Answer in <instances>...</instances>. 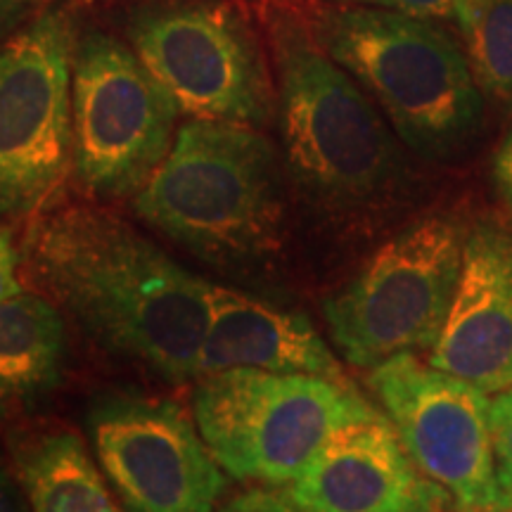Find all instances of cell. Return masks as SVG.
Segmentation results:
<instances>
[{"mask_svg": "<svg viewBox=\"0 0 512 512\" xmlns=\"http://www.w3.org/2000/svg\"><path fill=\"white\" fill-rule=\"evenodd\" d=\"M22 261L36 287L98 342L169 380L197 377L209 283L100 209L38 216Z\"/></svg>", "mask_w": 512, "mask_h": 512, "instance_id": "1", "label": "cell"}, {"mask_svg": "<svg viewBox=\"0 0 512 512\" xmlns=\"http://www.w3.org/2000/svg\"><path fill=\"white\" fill-rule=\"evenodd\" d=\"M133 202L152 228L219 266L256 264L283 233L275 147L233 121H185Z\"/></svg>", "mask_w": 512, "mask_h": 512, "instance_id": "2", "label": "cell"}, {"mask_svg": "<svg viewBox=\"0 0 512 512\" xmlns=\"http://www.w3.org/2000/svg\"><path fill=\"white\" fill-rule=\"evenodd\" d=\"M316 38L418 155L451 157L479 131L484 102L465 50L432 19L337 8L318 17Z\"/></svg>", "mask_w": 512, "mask_h": 512, "instance_id": "3", "label": "cell"}, {"mask_svg": "<svg viewBox=\"0 0 512 512\" xmlns=\"http://www.w3.org/2000/svg\"><path fill=\"white\" fill-rule=\"evenodd\" d=\"M273 50L280 136L299 185L335 204L387 190L401 174L399 145L354 76L290 17H275Z\"/></svg>", "mask_w": 512, "mask_h": 512, "instance_id": "4", "label": "cell"}, {"mask_svg": "<svg viewBox=\"0 0 512 512\" xmlns=\"http://www.w3.org/2000/svg\"><path fill=\"white\" fill-rule=\"evenodd\" d=\"M377 408L351 384L304 373L235 368L204 375L192 415L228 477L264 486L290 484L332 434Z\"/></svg>", "mask_w": 512, "mask_h": 512, "instance_id": "5", "label": "cell"}, {"mask_svg": "<svg viewBox=\"0 0 512 512\" xmlns=\"http://www.w3.org/2000/svg\"><path fill=\"white\" fill-rule=\"evenodd\" d=\"M465 238L458 221L432 216L384 242L325 302L339 354L354 366L375 368L399 354L432 351L456 297Z\"/></svg>", "mask_w": 512, "mask_h": 512, "instance_id": "6", "label": "cell"}, {"mask_svg": "<svg viewBox=\"0 0 512 512\" xmlns=\"http://www.w3.org/2000/svg\"><path fill=\"white\" fill-rule=\"evenodd\" d=\"M128 43L190 119L266 126L275 93L266 57L223 0H157L131 15Z\"/></svg>", "mask_w": 512, "mask_h": 512, "instance_id": "7", "label": "cell"}, {"mask_svg": "<svg viewBox=\"0 0 512 512\" xmlns=\"http://www.w3.org/2000/svg\"><path fill=\"white\" fill-rule=\"evenodd\" d=\"M74 19L48 8L0 46V216L41 211L74 162Z\"/></svg>", "mask_w": 512, "mask_h": 512, "instance_id": "8", "label": "cell"}, {"mask_svg": "<svg viewBox=\"0 0 512 512\" xmlns=\"http://www.w3.org/2000/svg\"><path fill=\"white\" fill-rule=\"evenodd\" d=\"M72 110L76 176L107 200L145 188L174 145L181 112L136 50L100 31L76 43Z\"/></svg>", "mask_w": 512, "mask_h": 512, "instance_id": "9", "label": "cell"}, {"mask_svg": "<svg viewBox=\"0 0 512 512\" xmlns=\"http://www.w3.org/2000/svg\"><path fill=\"white\" fill-rule=\"evenodd\" d=\"M370 387L418 470L463 512L498 510L512 496L498 482L491 401L484 389L399 354L370 368Z\"/></svg>", "mask_w": 512, "mask_h": 512, "instance_id": "10", "label": "cell"}, {"mask_svg": "<svg viewBox=\"0 0 512 512\" xmlns=\"http://www.w3.org/2000/svg\"><path fill=\"white\" fill-rule=\"evenodd\" d=\"M88 430L102 472L131 512H216L226 472L195 415L176 401L107 396L91 408Z\"/></svg>", "mask_w": 512, "mask_h": 512, "instance_id": "11", "label": "cell"}, {"mask_svg": "<svg viewBox=\"0 0 512 512\" xmlns=\"http://www.w3.org/2000/svg\"><path fill=\"white\" fill-rule=\"evenodd\" d=\"M294 512H448L451 496L425 477L384 413L358 418L280 486Z\"/></svg>", "mask_w": 512, "mask_h": 512, "instance_id": "12", "label": "cell"}, {"mask_svg": "<svg viewBox=\"0 0 512 512\" xmlns=\"http://www.w3.org/2000/svg\"><path fill=\"white\" fill-rule=\"evenodd\" d=\"M427 363L486 394L512 387V228L505 223L467 230L456 297Z\"/></svg>", "mask_w": 512, "mask_h": 512, "instance_id": "13", "label": "cell"}, {"mask_svg": "<svg viewBox=\"0 0 512 512\" xmlns=\"http://www.w3.org/2000/svg\"><path fill=\"white\" fill-rule=\"evenodd\" d=\"M235 368L344 380L335 354L304 313L209 283V320L197 377Z\"/></svg>", "mask_w": 512, "mask_h": 512, "instance_id": "14", "label": "cell"}, {"mask_svg": "<svg viewBox=\"0 0 512 512\" xmlns=\"http://www.w3.org/2000/svg\"><path fill=\"white\" fill-rule=\"evenodd\" d=\"M17 470L31 512H121L74 432L34 439L19 451Z\"/></svg>", "mask_w": 512, "mask_h": 512, "instance_id": "15", "label": "cell"}, {"mask_svg": "<svg viewBox=\"0 0 512 512\" xmlns=\"http://www.w3.org/2000/svg\"><path fill=\"white\" fill-rule=\"evenodd\" d=\"M64 320L41 294L0 302V392L34 396L60 380Z\"/></svg>", "mask_w": 512, "mask_h": 512, "instance_id": "16", "label": "cell"}, {"mask_svg": "<svg viewBox=\"0 0 512 512\" xmlns=\"http://www.w3.org/2000/svg\"><path fill=\"white\" fill-rule=\"evenodd\" d=\"M451 22L479 91L512 100V0H458Z\"/></svg>", "mask_w": 512, "mask_h": 512, "instance_id": "17", "label": "cell"}, {"mask_svg": "<svg viewBox=\"0 0 512 512\" xmlns=\"http://www.w3.org/2000/svg\"><path fill=\"white\" fill-rule=\"evenodd\" d=\"M491 444H494L498 482L512 496V387L491 401Z\"/></svg>", "mask_w": 512, "mask_h": 512, "instance_id": "18", "label": "cell"}, {"mask_svg": "<svg viewBox=\"0 0 512 512\" xmlns=\"http://www.w3.org/2000/svg\"><path fill=\"white\" fill-rule=\"evenodd\" d=\"M339 8H373L425 19H451L458 0H332Z\"/></svg>", "mask_w": 512, "mask_h": 512, "instance_id": "19", "label": "cell"}, {"mask_svg": "<svg viewBox=\"0 0 512 512\" xmlns=\"http://www.w3.org/2000/svg\"><path fill=\"white\" fill-rule=\"evenodd\" d=\"M216 512H294V508L287 503L280 486L259 484L245 494L235 496Z\"/></svg>", "mask_w": 512, "mask_h": 512, "instance_id": "20", "label": "cell"}, {"mask_svg": "<svg viewBox=\"0 0 512 512\" xmlns=\"http://www.w3.org/2000/svg\"><path fill=\"white\" fill-rule=\"evenodd\" d=\"M22 294L19 280V254L12 245L10 230L0 223V302Z\"/></svg>", "mask_w": 512, "mask_h": 512, "instance_id": "21", "label": "cell"}, {"mask_svg": "<svg viewBox=\"0 0 512 512\" xmlns=\"http://www.w3.org/2000/svg\"><path fill=\"white\" fill-rule=\"evenodd\" d=\"M34 5L36 0H0V43L24 27Z\"/></svg>", "mask_w": 512, "mask_h": 512, "instance_id": "22", "label": "cell"}, {"mask_svg": "<svg viewBox=\"0 0 512 512\" xmlns=\"http://www.w3.org/2000/svg\"><path fill=\"white\" fill-rule=\"evenodd\" d=\"M494 183L503 200L512 209V126L505 133L503 143L494 157Z\"/></svg>", "mask_w": 512, "mask_h": 512, "instance_id": "23", "label": "cell"}, {"mask_svg": "<svg viewBox=\"0 0 512 512\" xmlns=\"http://www.w3.org/2000/svg\"><path fill=\"white\" fill-rule=\"evenodd\" d=\"M0 512H27V505L19 496L17 486L12 484L3 467H0Z\"/></svg>", "mask_w": 512, "mask_h": 512, "instance_id": "24", "label": "cell"}, {"mask_svg": "<svg viewBox=\"0 0 512 512\" xmlns=\"http://www.w3.org/2000/svg\"><path fill=\"white\" fill-rule=\"evenodd\" d=\"M448 512H463V510H456L451 508ZM475 512H512V505H508V508H498V510H475Z\"/></svg>", "mask_w": 512, "mask_h": 512, "instance_id": "25", "label": "cell"}]
</instances>
